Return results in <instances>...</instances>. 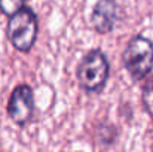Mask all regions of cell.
Returning a JSON list of instances; mask_svg holds the SVG:
<instances>
[{"instance_id": "6", "label": "cell", "mask_w": 153, "mask_h": 152, "mask_svg": "<svg viewBox=\"0 0 153 152\" xmlns=\"http://www.w3.org/2000/svg\"><path fill=\"white\" fill-rule=\"evenodd\" d=\"M141 101H143V106H144V110L147 112V115L153 118V76L143 87Z\"/></svg>"}, {"instance_id": "5", "label": "cell", "mask_w": 153, "mask_h": 152, "mask_svg": "<svg viewBox=\"0 0 153 152\" xmlns=\"http://www.w3.org/2000/svg\"><path fill=\"white\" fill-rule=\"evenodd\" d=\"M117 21V3L116 0H98L91 12V24L95 31L107 34Z\"/></svg>"}, {"instance_id": "1", "label": "cell", "mask_w": 153, "mask_h": 152, "mask_svg": "<svg viewBox=\"0 0 153 152\" xmlns=\"http://www.w3.org/2000/svg\"><path fill=\"white\" fill-rule=\"evenodd\" d=\"M110 75V64L105 54L100 49L88 51L77 64L76 78L86 93H100L104 90Z\"/></svg>"}, {"instance_id": "2", "label": "cell", "mask_w": 153, "mask_h": 152, "mask_svg": "<svg viewBox=\"0 0 153 152\" xmlns=\"http://www.w3.org/2000/svg\"><path fill=\"white\" fill-rule=\"evenodd\" d=\"M39 33L36 13L30 7H22L9 18L6 34L12 46L19 52H28L34 46Z\"/></svg>"}, {"instance_id": "3", "label": "cell", "mask_w": 153, "mask_h": 152, "mask_svg": "<svg viewBox=\"0 0 153 152\" xmlns=\"http://www.w3.org/2000/svg\"><path fill=\"white\" fill-rule=\"evenodd\" d=\"M122 63L134 81L144 79L153 69V42L144 36L132 37L122 54Z\"/></svg>"}, {"instance_id": "4", "label": "cell", "mask_w": 153, "mask_h": 152, "mask_svg": "<svg viewBox=\"0 0 153 152\" xmlns=\"http://www.w3.org/2000/svg\"><path fill=\"white\" fill-rule=\"evenodd\" d=\"M7 115L19 127L27 125L34 113V94L30 85L19 84L13 88L7 101Z\"/></svg>"}, {"instance_id": "7", "label": "cell", "mask_w": 153, "mask_h": 152, "mask_svg": "<svg viewBox=\"0 0 153 152\" xmlns=\"http://www.w3.org/2000/svg\"><path fill=\"white\" fill-rule=\"evenodd\" d=\"M25 3H27V0H0V10H1V13L12 16L13 13H16L18 10L25 7L24 6Z\"/></svg>"}]
</instances>
